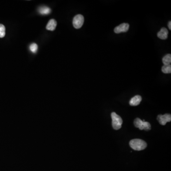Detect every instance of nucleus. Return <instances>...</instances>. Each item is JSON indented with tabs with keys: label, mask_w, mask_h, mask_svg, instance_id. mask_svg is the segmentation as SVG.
<instances>
[{
	"label": "nucleus",
	"mask_w": 171,
	"mask_h": 171,
	"mask_svg": "<svg viewBox=\"0 0 171 171\" xmlns=\"http://www.w3.org/2000/svg\"><path fill=\"white\" fill-rule=\"evenodd\" d=\"M129 145L132 149L136 151L143 150L147 146L146 143L140 139H135L131 140Z\"/></svg>",
	"instance_id": "f257e3e1"
},
{
	"label": "nucleus",
	"mask_w": 171,
	"mask_h": 171,
	"mask_svg": "<svg viewBox=\"0 0 171 171\" xmlns=\"http://www.w3.org/2000/svg\"><path fill=\"white\" fill-rule=\"evenodd\" d=\"M111 116L112 120V127L115 130L120 129L123 123V120L121 117L115 112H112Z\"/></svg>",
	"instance_id": "f03ea898"
},
{
	"label": "nucleus",
	"mask_w": 171,
	"mask_h": 171,
	"mask_svg": "<svg viewBox=\"0 0 171 171\" xmlns=\"http://www.w3.org/2000/svg\"><path fill=\"white\" fill-rule=\"evenodd\" d=\"M134 125L136 128H138L140 130L146 131L151 129V125L149 122L143 121L140 118H136L134 121Z\"/></svg>",
	"instance_id": "7ed1b4c3"
},
{
	"label": "nucleus",
	"mask_w": 171,
	"mask_h": 171,
	"mask_svg": "<svg viewBox=\"0 0 171 171\" xmlns=\"http://www.w3.org/2000/svg\"><path fill=\"white\" fill-rule=\"evenodd\" d=\"M84 22V18L81 14H78L75 16L73 20V25L76 29H80L83 25Z\"/></svg>",
	"instance_id": "20e7f679"
},
{
	"label": "nucleus",
	"mask_w": 171,
	"mask_h": 171,
	"mask_svg": "<svg viewBox=\"0 0 171 171\" xmlns=\"http://www.w3.org/2000/svg\"><path fill=\"white\" fill-rule=\"evenodd\" d=\"M157 120L158 121L159 123H160V124L161 125H164L167 122H171V114H164V115L159 114L157 116Z\"/></svg>",
	"instance_id": "39448f33"
},
{
	"label": "nucleus",
	"mask_w": 171,
	"mask_h": 171,
	"mask_svg": "<svg viewBox=\"0 0 171 171\" xmlns=\"http://www.w3.org/2000/svg\"><path fill=\"white\" fill-rule=\"evenodd\" d=\"M129 25L128 23H123L119 25L114 28V32L116 33H125L128 30Z\"/></svg>",
	"instance_id": "423d86ee"
},
{
	"label": "nucleus",
	"mask_w": 171,
	"mask_h": 171,
	"mask_svg": "<svg viewBox=\"0 0 171 171\" xmlns=\"http://www.w3.org/2000/svg\"><path fill=\"white\" fill-rule=\"evenodd\" d=\"M142 101V97L139 95H136L131 99L129 104L131 106H136L140 104Z\"/></svg>",
	"instance_id": "0eeeda50"
},
{
	"label": "nucleus",
	"mask_w": 171,
	"mask_h": 171,
	"mask_svg": "<svg viewBox=\"0 0 171 171\" xmlns=\"http://www.w3.org/2000/svg\"><path fill=\"white\" fill-rule=\"evenodd\" d=\"M168 35V30L165 28H162L157 33V36L162 40L167 39Z\"/></svg>",
	"instance_id": "6e6552de"
},
{
	"label": "nucleus",
	"mask_w": 171,
	"mask_h": 171,
	"mask_svg": "<svg viewBox=\"0 0 171 171\" xmlns=\"http://www.w3.org/2000/svg\"><path fill=\"white\" fill-rule=\"evenodd\" d=\"M57 26V22L54 19H51L49 20L48 23L46 26V29L47 30H54L56 27Z\"/></svg>",
	"instance_id": "1a4fd4ad"
},
{
	"label": "nucleus",
	"mask_w": 171,
	"mask_h": 171,
	"mask_svg": "<svg viewBox=\"0 0 171 171\" xmlns=\"http://www.w3.org/2000/svg\"><path fill=\"white\" fill-rule=\"evenodd\" d=\"M39 12L41 14L47 15L51 12V10L47 6H42L39 8Z\"/></svg>",
	"instance_id": "9d476101"
},
{
	"label": "nucleus",
	"mask_w": 171,
	"mask_h": 171,
	"mask_svg": "<svg viewBox=\"0 0 171 171\" xmlns=\"http://www.w3.org/2000/svg\"><path fill=\"white\" fill-rule=\"evenodd\" d=\"M163 62L164 65H170L171 62V55L168 54L164 56L163 58Z\"/></svg>",
	"instance_id": "9b49d317"
},
{
	"label": "nucleus",
	"mask_w": 171,
	"mask_h": 171,
	"mask_svg": "<svg viewBox=\"0 0 171 171\" xmlns=\"http://www.w3.org/2000/svg\"><path fill=\"white\" fill-rule=\"evenodd\" d=\"M162 71L164 73L169 74L171 73V65H164L162 68Z\"/></svg>",
	"instance_id": "f8f14e48"
},
{
	"label": "nucleus",
	"mask_w": 171,
	"mask_h": 171,
	"mask_svg": "<svg viewBox=\"0 0 171 171\" xmlns=\"http://www.w3.org/2000/svg\"><path fill=\"white\" fill-rule=\"evenodd\" d=\"M5 35V26L3 24H0V38H3Z\"/></svg>",
	"instance_id": "ddd939ff"
},
{
	"label": "nucleus",
	"mask_w": 171,
	"mask_h": 171,
	"mask_svg": "<svg viewBox=\"0 0 171 171\" xmlns=\"http://www.w3.org/2000/svg\"><path fill=\"white\" fill-rule=\"evenodd\" d=\"M38 45L36 43L31 44L30 47V51L33 53H35L38 50Z\"/></svg>",
	"instance_id": "4468645a"
},
{
	"label": "nucleus",
	"mask_w": 171,
	"mask_h": 171,
	"mask_svg": "<svg viewBox=\"0 0 171 171\" xmlns=\"http://www.w3.org/2000/svg\"><path fill=\"white\" fill-rule=\"evenodd\" d=\"M168 28L169 29H170V30H171V22H169L168 23Z\"/></svg>",
	"instance_id": "2eb2a0df"
}]
</instances>
